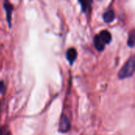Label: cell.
I'll return each mask as SVG.
<instances>
[{
	"mask_svg": "<svg viewBox=\"0 0 135 135\" xmlns=\"http://www.w3.org/2000/svg\"><path fill=\"white\" fill-rule=\"evenodd\" d=\"M135 70V57L133 55L131 56L128 61L125 63V65L121 68V70L119 72V79H125L127 78L131 77Z\"/></svg>",
	"mask_w": 135,
	"mask_h": 135,
	"instance_id": "1",
	"label": "cell"
},
{
	"mask_svg": "<svg viewBox=\"0 0 135 135\" xmlns=\"http://www.w3.org/2000/svg\"><path fill=\"white\" fill-rule=\"evenodd\" d=\"M71 127L70 121L68 117L65 115H62L60 118L59 123V131L61 133H66L70 131Z\"/></svg>",
	"mask_w": 135,
	"mask_h": 135,
	"instance_id": "2",
	"label": "cell"
},
{
	"mask_svg": "<svg viewBox=\"0 0 135 135\" xmlns=\"http://www.w3.org/2000/svg\"><path fill=\"white\" fill-rule=\"evenodd\" d=\"M3 6H4V9L6 10V19H7L8 25L10 28L11 27V20H12V12H13V7L9 3V2L8 0H5Z\"/></svg>",
	"mask_w": 135,
	"mask_h": 135,
	"instance_id": "3",
	"label": "cell"
},
{
	"mask_svg": "<svg viewBox=\"0 0 135 135\" xmlns=\"http://www.w3.org/2000/svg\"><path fill=\"white\" fill-rule=\"evenodd\" d=\"M77 56H78V53L75 48H70L66 51V59H68L70 64L74 63V62L77 59Z\"/></svg>",
	"mask_w": 135,
	"mask_h": 135,
	"instance_id": "4",
	"label": "cell"
},
{
	"mask_svg": "<svg viewBox=\"0 0 135 135\" xmlns=\"http://www.w3.org/2000/svg\"><path fill=\"white\" fill-rule=\"evenodd\" d=\"M99 36L100 37L102 41L104 43V44H109L112 41V35L107 30H104V31L100 32V33L99 34Z\"/></svg>",
	"mask_w": 135,
	"mask_h": 135,
	"instance_id": "5",
	"label": "cell"
},
{
	"mask_svg": "<svg viewBox=\"0 0 135 135\" xmlns=\"http://www.w3.org/2000/svg\"><path fill=\"white\" fill-rule=\"evenodd\" d=\"M94 46H95L96 49L99 51H102L104 49L105 44L102 41V40L100 39L99 35H97L94 38Z\"/></svg>",
	"mask_w": 135,
	"mask_h": 135,
	"instance_id": "6",
	"label": "cell"
},
{
	"mask_svg": "<svg viewBox=\"0 0 135 135\" xmlns=\"http://www.w3.org/2000/svg\"><path fill=\"white\" fill-rule=\"evenodd\" d=\"M103 18H104V21L106 22V23H111L114 21L115 19V13L112 9H110V10H108L107 12L104 13V16H103Z\"/></svg>",
	"mask_w": 135,
	"mask_h": 135,
	"instance_id": "7",
	"label": "cell"
},
{
	"mask_svg": "<svg viewBox=\"0 0 135 135\" xmlns=\"http://www.w3.org/2000/svg\"><path fill=\"white\" fill-rule=\"evenodd\" d=\"M78 1H79V2L81 5L82 10L84 12H86V11L90 9L93 0H78Z\"/></svg>",
	"mask_w": 135,
	"mask_h": 135,
	"instance_id": "8",
	"label": "cell"
},
{
	"mask_svg": "<svg viewBox=\"0 0 135 135\" xmlns=\"http://www.w3.org/2000/svg\"><path fill=\"white\" fill-rule=\"evenodd\" d=\"M135 44V31L134 30H132V32H131L130 36H129V39H128V41H127V44L129 47H133L134 46Z\"/></svg>",
	"mask_w": 135,
	"mask_h": 135,
	"instance_id": "9",
	"label": "cell"
},
{
	"mask_svg": "<svg viewBox=\"0 0 135 135\" xmlns=\"http://www.w3.org/2000/svg\"><path fill=\"white\" fill-rule=\"evenodd\" d=\"M4 83H3V81H0V93H2V92H3V90H4Z\"/></svg>",
	"mask_w": 135,
	"mask_h": 135,
	"instance_id": "10",
	"label": "cell"
}]
</instances>
